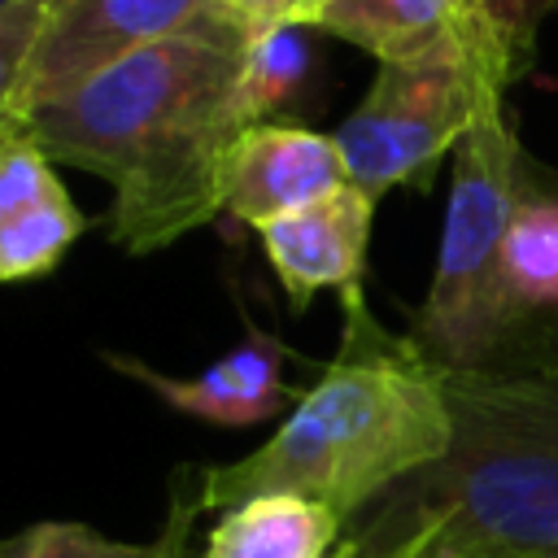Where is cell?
Instances as JSON below:
<instances>
[{
	"label": "cell",
	"instance_id": "cell-12",
	"mask_svg": "<svg viewBox=\"0 0 558 558\" xmlns=\"http://www.w3.org/2000/svg\"><path fill=\"white\" fill-rule=\"evenodd\" d=\"M344 519L301 493H257L218 510L196 558H336Z\"/></svg>",
	"mask_w": 558,
	"mask_h": 558
},
{
	"label": "cell",
	"instance_id": "cell-2",
	"mask_svg": "<svg viewBox=\"0 0 558 558\" xmlns=\"http://www.w3.org/2000/svg\"><path fill=\"white\" fill-rule=\"evenodd\" d=\"M344 336L318 379L253 453L201 471L196 506L227 510L257 493H301L344 523L432 466L453 436L445 375L410 336H392L366 296H340Z\"/></svg>",
	"mask_w": 558,
	"mask_h": 558
},
{
	"label": "cell",
	"instance_id": "cell-14",
	"mask_svg": "<svg viewBox=\"0 0 558 558\" xmlns=\"http://www.w3.org/2000/svg\"><path fill=\"white\" fill-rule=\"evenodd\" d=\"M314 26H270L248 39L240 83H235V122H283L292 105L310 96L314 83Z\"/></svg>",
	"mask_w": 558,
	"mask_h": 558
},
{
	"label": "cell",
	"instance_id": "cell-19",
	"mask_svg": "<svg viewBox=\"0 0 558 558\" xmlns=\"http://www.w3.org/2000/svg\"><path fill=\"white\" fill-rule=\"evenodd\" d=\"M214 4L257 35L270 26H314L331 0H214Z\"/></svg>",
	"mask_w": 558,
	"mask_h": 558
},
{
	"label": "cell",
	"instance_id": "cell-16",
	"mask_svg": "<svg viewBox=\"0 0 558 558\" xmlns=\"http://www.w3.org/2000/svg\"><path fill=\"white\" fill-rule=\"evenodd\" d=\"M52 0H22L0 13V140L22 135V78Z\"/></svg>",
	"mask_w": 558,
	"mask_h": 558
},
{
	"label": "cell",
	"instance_id": "cell-7",
	"mask_svg": "<svg viewBox=\"0 0 558 558\" xmlns=\"http://www.w3.org/2000/svg\"><path fill=\"white\" fill-rule=\"evenodd\" d=\"M314 31L362 48L379 65L418 57H471L493 65L506 83L523 74L493 22L488 0H331Z\"/></svg>",
	"mask_w": 558,
	"mask_h": 558
},
{
	"label": "cell",
	"instance_id": "cell-8",
	"mask_svg": "<svg viewBox=\"0 0 558 558\" xmlns=\"http://www.w3.org/2000/svg\"><path fill=\"white\" fill-rule=\"evenodd\" d=\"M292 357L296 353L275 331H262L248 318H244L240 344H231L222 357H214L196 375H166L144 357L100 349V362L109 371L135 379L157 401H166L174 414H187V418H201L214 427H257L266 418L288 414L305 392L283 379V362H292Z\"/></svg>",
	"mask_w": 558,
	"mask_h": 558
},
{
	"label": "cell",
	"instance_id": "cell-6",
	"mask_svg": "<svg viewBox=\"0 0 558 558\" xmlns=\"http://www.w3.org/2000/svg\"><path fill=\"white\" fill-rule=\"evenodd\" d=\"M214 0H52L22 78V126L39 105L65 100L96 74L192 26Z\"/></svg>",
	"mask_w": 558,
	"mask_h": 558
},
{
	"label": "cell",
	"instance_id": "cell-1",
	"mask_svg": "<svg viewBox=\"0 0 558 558\" xmlns=\"http://www.w3.org/2000/svg\"><path fill=\"white\" fill-rule=\"evenodd\" d=\"M248 39L253 31L214 4L26 118L22 135L52 161L113 187L105 231L118 248L161 253L222 214L218 174L240 131L235 83Z\"/></svg>",
	"mask_w": 558,
	"mask_h": 558
},
{
	"label": "cell",
	"instance_id": "cell-22",
	"mask_svg": "<svg viewBox=\"0 0 558 558\" xmlns=\"http://www.w3.org/2000/svg\"><path fill=\"white\" fill-rule=\"evenodd\" d=\"M13 4H22V0H0V13H9Z\"/></svg>",
	"mask_w": 558,
	"mask_h": 558
},
{
	"label": "cell",
	"instance_id": "cell-10",
	"mask_svg": "<svg viewBox=\"0 0 558 558\" xmlns=\"http://www.w3.org/2000/svg\"><path fill=\"white\" fill-rule=\"evenodd\" d=\"M375 205L379 201L371 192L344 183L257 231L266 262L279 288L288 292L292 310H305L310 296L318 292H340V296L362 292Z\"/></svg>",
	"mask_w": 558,
	"mask_h": 558
},
{
	"label": "cell",
	"instance_id": "cell-11",
	"mask_svg": "<svg viewBox=\"0 0 558 558\" xmlns=\"http://www.w3.org/2000/svg\"><path fill=\"white\" fill-rule=\"evenodd\" d=\"M501 279L514 314L532 331L541 375H558V179L523 166V187L506 227Z\"/></svg>",
	"mask_w": 558,
	"mask_h": 558
},
{
	"label": "cell",
	"instance_id": "cell-18",
	"mask_svg": "<svg viewBox=\"0 0 558 558\" xmlns=\"http://www.w3.org/2000/svg\"><path fill=\"white\" fill-rule=\"evenodd\" d=\"M488 9H493V22H497L506 48L514 52V61L527 74V65L536 57V31L545 17L558 13V0H488Z\"/></svg>",
	"mask_w": 558,
	"mask_h": 558
},
{
	"label": "cell",
	"instance_id": "cell-20",
	"mask_svg": "<svg viewBox=\"0 0 558 558\" xmlns=\"http://www.w3.org/2000/svg\"><path fill=\"white\" fill-rule=\"evenodd\" d=\"M392 558H480V554H462V549H449V545H410V549H401V554H392Z\"/></svg>",
	"mask_w": 558,
	"mask_h": 558
},
{
	"label": "cell",
	"instance_id": "cell-17",
	"mask_svg": "<svg viewBox=\"0 0 558 558\" xmlns=\"http://www.w3.org/2000/svg\"><path fill=\"white\" fill-rule=\"evenodd\" d=\"M61 187L65 183L57 179V161L31 135L0 140V227L17 222Z\"/></svg>",
	"mask_w": 558,
	"mask_h": 558
},
{
	"label": "cell",
	"instance_id": "cell-15",
	"mask_svg": "<svg viewBox=\"0 0 558 558\" xmlns=\"http://www.w3.org/2000/svg\"><path fill=\"white\" fill-rule=\"evenodd\" d=\"M83 231H87V214L61 187L17 222L0 227V283H26L52 275Z\"/></svg>",
	"mask_w": 558,
	"mask_h": 558
},
{
	"label": "cell",
	"instance_id": "cell-3",
	"mask_svg": "<svg viewBox=\"0 0 558 558\" xmlns=\"http://www.w3.org/2000/svg\"><path fill=\"white\" fill-rule=\"evenodd\" d=\"M449 449L344 523L362 558L449 545L480 558H558V375L440 371Z\"/></svg>",
	"mask_w": 558,
	"mask_h": 558
},
{
	"label": "cell",
	"instance_id": "cell-9",
	"mask_svg": "<svg viewBox=\"0 0 558 558\" xmlns=\"http://www.w3.org/2000/svg\"><path fill=\"white\" fill-rule=\"evenodd\" d=\"M349 183L336 135L301 122H253L231 135L222 153V214L240 227H270L275 218Z\"/></svg>",
	"mask_w": 558,
	"mask_h": 558
},
{
	"label": "cell",
	"instance_id": "cell-5",
	"mask_svg": "<svg viewBox=\"0 0 558 558\" xmlns=\"http://www.w3.org/2000/svg\"><path fill=\"white\" fill-rule=\"evenodd\" d=\"M506 78L471 57H418L375 70L366 96L331 131L349 183L375 201L392 187H427L466 131L506 105Z\"/></svg>",
	"mask_w": 558,
	"mask_h": 558
},
{
	"label": "cell",
	"instance_id": "cell-4",
	"mask_svg": "<svg viewBox=\"0 0 558 558\" xmlns=\"http://www.w3.org/2000/svg\"><path fill=\"white\" fill-rule=\"evenodd\" d=\"M523 166L527 153L506 105L488 109L453 148L436 270L405 331L440 371L541 375L532 331L514 314L501 279V248L523 187Z\"/></svg>",
	"mask_w": 558,
	"mask_h": 558
},
{
	"label": "cell",
	"instance_id": "cell-21",
	"mask_svg": "<svg viewBox=\"0 0 558 558\" xmlns=\"http://www.w3.org/2000/svg\"><path fill=\"white\" fill-rule=\"evenodd\" d=\"M336 558H362V554H353V549H349V545L340 541V549H336Z\"/></svg>",
	"mask_w": 558,
	"mask_h": 558
},
{
	"label": "cell",
	"instance_id": "cell-13",
	"mask_svg": "<svg viewBox=\"0 0 558 558\" xmlns=\"http://www.w3.org/2000/svg\"><path fill=\"white\" fill-rule=\"evenodd\" d=\"M201 506L187 497V475L174 480V501L157 541H118L87 523L48 519L31 523L13 536H0V558H187V536Z\"/></svg>",
	"mask_w": 558,
	"mask_h": 558
}]
</instances>
